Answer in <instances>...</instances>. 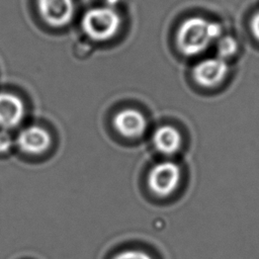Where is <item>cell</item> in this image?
I'll return each instance as SVG.
<instances>
[{"label":"cell","mask_w":259,"mask_h":259,"mask_svg":"<svg viewBox=\"0 0 259 259\" xmlns=\"http://www.w3.org/2000/svg\"><path fill=\"white\" fill-rule=\"evenodd\" d=\"M222 34L223 27L220 23L193 16L185 19L179 26L176 42L185 56H196L204 52Z\"/></svg>","instance_id":"6da1fadb"},{"label":"cell","mask_w":259,"mask_h":259,"mask_svg":"<svg viewBox=\"0 0 259 259\" xmlns=\"http://www.w3.org/2000/svg\"><path fill=\"white\" fill-rule=\"evenodd\" d=\"M113 125L121 136L126 138H137L144 134L147 127V121L140 111L126 108L114 115Z\"/></svg>","instance_id":"52a82bcc"},{"label":"cell","mask_w":259,"mask_h":259,"mask_svg":"<svg viewBox=\"0 0 259 259\" xmlns=\"http://www.w3.org/2000/svg\"><path fill=\"white\" fill-rule=\"evenodd\" d=\"M37 7L42 19L55 27L69 23L75 10L73 0H37Z\"/></svg>","instance_id":"5b68a950"},{"label":"cell","mask_w":259,"mask_h":259,"mask_svg":"<svg viewBox=\"0 0 259 259\" xmlns=\"http://www.w3.org/2000/svg\"><path fill=\"white\" fill-rule=\"evenodd\" d=\"M155 148L162 154L172 155L176 153L182 143L180 133L171 125H163L157 128L153 135Z\"/></svg>","instance_id":"9c48e42d"},{"label":"cell","mask_w":259,"mask_h":259,"mask_svg":"<svg viewBox=\"0 0 259 259\" xmlns=\"http://www.w3.org/2000/svg\"><path fill=\"white\" fill-rule=\"evenodd\" d=\"M119 15L108 6L89 9L81 20L84 32L96 41H105L113 37L119 28Z\"/></svg>","instance_id":"7a4b0ae2"},{"label":"cell","mask_w":259,"mask_h":259,"mask_svg":"<svg viewBox=\"0 0 259 259\" xmlns=\"http://www.w3.org/2000/svg\"><path fill=\"white\" fill-rule=\"evenodd\" d=\"M229 72L227 61L217 57L200 61L192 71L194 80L203 87H213L220 84Z\"/></svg>","instance_id":"277c9868"},{"label":"cell","mask_w":259,"mask_h":259,"mask_svg":"<svg viewBox=\"0 0 259 259\" xmlns=\"http://www.w3.org/2000/svg\"><path fill=\"white\" fill-rule=\"evenodd\" d=\"M250 28L253 35L259 40V11L252 17L250 21Z\"/></svg>","instance_id":"4fadbf2b"},{"label":"cell","mask_w":259,"mask_h":259,"mask_svg":"<svg viewBox=\"0 0 259 259\" xmlns=\"http://www.w3.org/2000/svg\"><path fill=\"white\" fill-rule=\"evenodd\" d=\"M52 143L50 134L39 126H28L22 130L17 139L16 144L21 151L26 154L37 155L44 153Z\"/></svg>","instance_id":"8992f818"},{"label":"cell","mask_w":259,"mask_h":259,"mask_svg":"<svg viewBox=\"0 0 259 259\" xmlns=\"http://www.w3.org/2000/svg\"><path fill=\"white\" fill-rule=\"evenodd\" d=\"M105 1H106V4H107V6L112 8V6H113L114 4H116V3H117L119 0H105Z\"/></svg>","instance_id":"5bb4252c"},{"label":"cell","mask_w":259,"mask_h":259,"mask_svg":"<svg viewBox=\"0 0 259 259\" xmlns=\"http://www.w3.org/2000/svg\"><path fill=\"white\" fill-rule=\"evenodd\" d=\"M217 41L218 57L225 61L234 57L239 50V44L237 39L231 35L221 36Z\"/></svg>","instance_id":"30bf717a"},{"label":"cell","mask_w":259,"mask_h":259,"mask_svg":"<svg viewBox=\"0 0 259 259\" xmlns=\"http://www.w3.org/2000/svg\"><path fill=\"white\" fill-rule=\"evenodd\" d=\"M12 138L7 132H0V153L8 152L12 147Z\"/></svg>","instance_id":"7c38bea8"},{"label":"cell","mask_w":259,"mask_h":259,"mask_svg":"<svg viewBox=\"0 0 259 259\" xmlns=\"http://www.w3.org/2000/svg\"><path fill=\"white\" fill-rule=\"evenodd\" d=\"M113 259H152V257L142 251L127 250L119 253Z\"/></svg>","instance_id":"8fae6325"},{"label":"cell","mask_w":259,"mask_h":259,"mask_svg":"<svg viewBox=\"0 0 259 259\" xmlns=\"http://www.w3.org/2000/svg\"><path fill=\"white\" fill-rule=\"evenodd\" d=\"M181 179L180 167L171 161L155 165L149 174V187L151 191L161 197L170 195L179 185Z\"/></svg>","instance_id":"3957f363"},{"label":"cell","mask_w":259,"mask_h":259,"mask_svg":"<svg viewBox=\"0 0 259 259\" xmlns=\"http://www.w3.org/2000/svg\"><path fill=\"white\" fill-rule=\"evenodd\" d=\"M24 116V105L19 97L9 92H0V126H16Z\"/></svg>","instance_id":"ba28073f"}]
</instances>
